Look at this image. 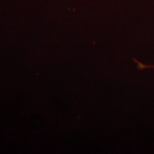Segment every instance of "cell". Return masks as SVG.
I'll use <instances>...</instances> for the list:
<instances>
[{"label":"cell","mask_w":154,"mask_h":154,"mask_svg":"<svg viewBox=\"0 0 154 154\" xmlns=\"http://www.w3.org/2000/svg\"><path fill=\"white\" fill-rule=\"evenodd\" d=\"M136 63V66L140 70H153L154 71V64H148L144 62H142L139 60H134Z\"/></svg>","instance_id":"1"}]
</instances>
